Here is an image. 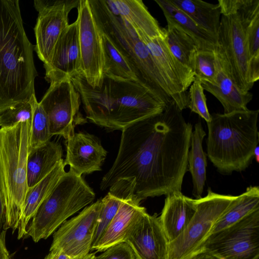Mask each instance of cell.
Returning a JSON list of instances; mask_svg holds the SVG:
<instances>
[{"mask_svg":"<svg viewBox=\"0 0 259 259\" xmlns=\"http://www.w3.org/2000/svg\"><path fill=\"white\" fill-rule=\"evenodd\" d=\"M217 71L215 50H198L194 61L195 79L213 83L215 81Z\"/></svg>","mask_w":259,"mask_h":259,"instance_id":"34","label":"cell"},{"mask_svg":"<svg viewBox=\"0 0 259 259\" xmlns=\"http://www.w3.org/2000/svg\"><path fill=\"white\" fill-rule=\"evenodd\" d=\"M19 3L0 0V115L35 95L34 46L26 34Z\"/></svg>","mask_w":259,"mask_h":259,"instance_id":"3","label":"cell"},{"mask_svg":"<svg viewBox=\"0 0 259 259\" xmlns=\"http://www.w3.org/2000/svg\"><path fill=\"white\" fill-rule=\"evenodd\" d=\"M101 32L105 56L104 75L127 79L141 84L137 72L127 59L107 35Z\"/></svg>","mask_w":259,"mask_h":259,"instance_id":"32","label":"cell"},{"mask_svg":"<svg viewBox=\"0 0 259 259\" xmlns=\"http://www.w3.org/2000/svg\"><path fill=\"white\" fill-rule=\"evenodd\" d=\"M100 30L107 35L127 59L141 84L167 104L172 100L167 85L148 49L135 30L119 15L113 14L105 0H89Z\"/></svg>","mask_w":259,"mask_h":259,"instance_id":"5","label":"cell"},{"mask_svg":"<svg viewBox=\"0 0 259 259\" xmlns=\"http://www.w3.org/2000/svg\"><path fill=\"white\" fill-rule=\"evenodd\" d=\"M32 108L28 102L20 103L0 115L1 128L11 127L20 122L31 121Z\"/></svg>","mask_w":259,"mask_h":259,"instance_id":"36","label":"cell"},{"mask_svg":"<svg viewBox=\"0 0 259 259\" xmlns=\"http://www.w3.org/2000/svg\"><path fill=\"white\" fill-rule=\"evenodd\" d=\"M95 256V253H89L85 256L78 259H93Z\"/></svg>","mask_w":259,"mask_h":259,"instance_id":"43","label":"cell"},{"mask_svg":"<svg viewBox=\"0 0 259 259\" xmlns=\"http://www.w3.org/2000/svg\"><path fill=\"white\" fill-rule=\"evenodd\" d=\"M135 184L134 178L118 180L109 188L107 194L101 199V208L93 245L104 233L122 201L134 193Z\"/></svg>","mask_w":259,"mask_h":259,"instance_id":"27","label":"cell"},{"mask_svg":"<svg viewBox=\"0 0 259 259\" xmlns=\"http://www.w3.org/2000/svg\"><path fill=\"white\" fill-rule=\"evenodd\" d=\"M141 201L134 194L124 199L109 226L91 250L104 251L107 248L124 242L128 233L146 211L140 205Z\"/></svg>","mask_w":259,"mask_h":259,"instance_id":"20","label":"cell"},{"mask_svg":"<svg viewBox=\"0 0 259 259\" xmlns=\"http://www.w3.org/2000/svg\"><path fill=\"white\" fill-rule=\"evenodd\" d=\"M44 259H73L61 250L53 249L46 256Z\"/></svg>","mask_w":259,"mask_h":259,"instance_id":"38","label":"cell"},{"mask_svg":"<svg viewBox=\"0 0 259 259\" xmlns=\"http://www.w3.org/2000/svg\"><path fill=\"white\" fill-rule=\"evenodd\" d=\"M45 79L50 83L71 78L81 72L78 23L64 30L48 60L44 63Z\"/></svg>","mask_w":259,"mask_h":259,"instance_id":"16","label":"cell"},{"mask_svg":"<svg viewBox=\"0 0 259 259\" xmlns=\"http://www.w3.org/2000/svg\"><path fill=\"white\" fill-rule=\"evenodd\" d=\"M258 110L213 113L206 122L207 154L218 171L230 175L246 169L258 146Z\"/></svg>","mask_w":259,"mask_h":259,"instance_id":"4","label":"cell"},{"mask_svg":"<svg viewBox=\"0 0 259 259\" xmlns=\"http://www.w3.org/2000/svg\"><path fill=\"white\" fill-rule=\"evenodd\" d=\"M93 259H136L131 247L126 242L113 245Z\"/></svg>","mask_w":259,"mask_h":259,"instance_id":"37","label":"cell"},{"mask_svg":"<svg viewBox=\"0 0 259 259\" xmlns=\"http://www.w3.org/2000/svg\"><path fill=\"white\" fill-rule=\"evenodd\" d=\"M190 259H221L210 252L201 249L195 253Z\"/></svg>","mask_w":259,"mask_h":259,"instance_id":"39","label":"cell"},{"mask_svg":"<svg viewBox=\"0 0 259 259\" xmlns=\"http://www.w3.org/2000/svg\"><path fill=\"white\" fill-rule=\"evenodd\" d=\"M189 89L188 108L192 112L198 114L206 122H209L211 120V114L207 108L206 98L201 81L195 79Z\"/></svg>","mask_w":259,"mask_h":259,"instance_id":"35","label":"cell"},{"mask_svg":"<svg viewBox=\"0 0 259 259\" xmlns=\"http://www.w3.org/2000/svg\"><path fill=\"white\" fill-rule=\"evenodd\" d=\"M65 166L64 159H62L44 179L28 188L20 214L17 228L18 239H20L26 236V230L29 222L40 204L66 171Z\"/></svg>","mask_w":259,"mask_h":259,"instance_id":"23","label":"cell"},{"mask_svg":"<svg viewBox=\"0 0 259 259\" xmlns=\"http://www.w3.org/2000/svg\"><path fill=\"white\" fill-rule=\"evenodd\" d=\"M6 222V207L0 190V233L3 231Z\"/></svg>","mask_w":259,"mask_h":259,"instance_id":"41","label":"cell"},{"mask_svg":"<svg viewBox=\"0 0 259 259\" xmlns=\"http://www.w3.org/2000/svg\"><path fill=\"white\" fill-rule=\"evenodd\" d=\"M236 196L220 194L209 188L197 199V208L183 231L168 245L167 259H190L201 250L214 223Z\"/></svg>","mask_w":259,"mask_h":259,"instance_id":"8","label":"cell"},{"mask_svg":"<svg viewBox=\"0 0 259 259\" xmlns=\"http://www.w3.org/2000/svg\"><path fill=\"white\" fill-rule=\"evenodd\" d=\"M101 199L64 222L54 234L50 250L62 251L73 259L89 253L93 245L101 208Z\"/></svg>","mask_w":259,"mask_h":259,"instance_id":"14","label":"cell"},{"mask_svg":"<svg viewBox=\"0 0 259 259\" xmlns=\"http://www.w3.org/2000/svg\"><path fill=\"white\" fill-rule=\"evenodd\" d=\"M199 27L217 38L221 13L218 4L201 0H170Z\"/></svg>","mask_w":259,"mask_h":259,"instance_id":"30","label":"cell"},{"mask_svg":"<svg viewBox=\"0 0 259 259\" xmlns=\"http://www.w3.org/2000/svg\"><path fill=\"white\" fill-rule=\"evenodd\" d=\"M6 230H3L0 233V259H6L9 255L6 245Z\"/></svg>","mask_w":259,"mask_h":259,"instance_id":"40","label":"cell"},{"mask_svg":"<svg viewBox=\"0 0 259 259\" xmlns=\"http://www.w3.org/2000/svg\"><path fill=\"white\" fill-rule=\"evenodd\" d=\"M205 136L201 122L196 123L191 134V149L189 151L187 159L188 167L192 178V194L196 199L202 197L206 180V155L202 147Z\"/></svg>","mask_w":259,"mask_h":259,"instance_id":"29","label":"cell"},{"mask_svg":"<svg viewBox=\"0 0 259 259\" xmlns=\"http://www.w3.org/2000/svg\"><path fill=\"white\" fill-rule=\"evenodd\" d=\"M154 2L163 12L167 25L178 27L193 38L199 46V50H216L217 38L199 27L170 0H154Z\"/></svg>","mask_w":259,"mask_h":259,"instance_id":"26","label":"cell"},{"mask_svg":"<svg viewBox=\"0 0 259 259\" xmlns=\"http://www.w3.org/2000/svg\"><path fill=\"white\" fill-rule=\"evenodd\" d=\"M31 121L0 128V190L6 207L3 230L18 228L28 189L27 161Z\"/></svg>","mask_w":259,"mask_h":259,"instance_id":"6","label":"cell"},{"mask_svg":"<svg viewBox=\"0 0 259 259\" xmlns=\"http://www.w3.org/2000/svg\"><path fill=\"white\" fill-rule=\"evenodd\" d=\"M79 0H35L38 12L34 28L35 45L34 50L45 63L49 59L60 35L69 25L68 15L77 8Z\"/></svg>","mask_w":259,"mask_h":259,"instance_id":"13","label":"cell"},{"mask_svg":"<svg viewBox=\"0 0 259 259\" xmlns=\"http://www.w3.org/2000/svg\"><path fill=\"white\" fill-rule=\"evenodd\" d=\"M6 259H12L10 255H8Z\"/></svg>","mask_w":259,"mask_h":259,"instance_id":"44","label":"cell"},{"mask_svg":"<svg viewBox=\"0 0 259 259\" xmlns=\"http://www.w3.org/2000/svg\"><path fill=\"white\" fill-rule=\"evenodd\" d=\"M217 71L215 81L209 83L200 81L204 89L212 94L221 103L224 113L246 111L253 95L250 92L241 91L234 82L224 54L217 44L215 50Z\"/></svg>","mask_w":259,"mask_h":259,"instance_id":"19","label":"cell"},{"mask_svg":"<svg viewBox=\"0 0 259 259\" xmlns=\"http://www.w3.org/2000/svg\"><path fill=\"white\" fill-rule=\"evenodd\" d=\"M201 249L221 259H258L259 209L228 228L209 235Z\"/></svg>","mask_w":259,"mask_h":259,"instance_id":"9","label":"cell"},{"mask_svg":"<svg viewBox=\"0 0 259 259\" xmlns=\"http://www.w3.org/2000/svg\"><path fill=\"white\" fill-rule=\"evenodd\" d=\"M257 209L259 188L258 186H250L244 192L236 196L215 222L209 235L228 228Z\"/></svg>","mask_w":259,"mask_h":259,"instance_id":"28","label":"cell"},{"mask_svg":"<svg viewBox=\"0 0 259 259\" xmlns=\"http://www.w3.org/2000/svg\"><path fill=\"white\" fill-rule=\"evenodd\" d=\"M119 16L135 30L138 35L153 38L163 35L157 20L141 0H113Z\"/></svg>","mask_w":259,"mask_h":259,"instance_id":"24","label":"cell"},{"mask_svg":"<svg viewBox=\"0 0 259 259\" xmlns=\"http://www.w3.org/2000/svg\"><path fill=\"white\" fill-rule=\"evenodd\" d=\"M124 242L136 259H167L169 241L159 217L145 212L132 227Z\"/></svg>","mask_w":259,"mask_h":259,"instance_id":"17","label":"cell"},{"mask_svg":"<svg viewBox=\"0 0 259 259\" xmlns=\"http://www.w3.org/2000/svg\"><path fill=\"white\" fill-rule=\"evenodd\" d=\"M92 189L82 176L69 169L40 204L27 226L26 236L35 242L46 239L69 217L91 203Z\"/></svg>","mask_w":259,"mask_h":259,"instance_id":"7","label":"cell"},{"mask_svg":"<svg viewBox=\"0 0 259 259\" xmlns=\"http://www.w3.org/2000/svg\"><path fill=\"white\" fill-rule=\"evenodd\" d=\"M235 8L243 28L249 81L253 85L259 79V0H236Z\"/></svg>","mask_w":259,"mask_h":259,"instance_id":"21","label":"cell"},{"mask_svg":"<svg viewBox=\"0 0 259 259\" xmlns=\"http://www.w3.org/2000/svg\"><path fill=\"white\" fill-rule=\"evenodd\" d=\"M29 103L32 108V118L29 150L46 144L50 141L52 137L50 133L49 118L37 101L35 95L31 97Z\"/></svg>","mask_w":259,"mask_h":259,"instance_id":"33","label":"cell"},{"mask_svg":"<svg viewBox=\"0 0 259 259\" xmlns=\"http://www.w3.org/2000/svg\"><path fill=\"white\" fill-rule=\"evenodd\" d=\"M80 94L70 78L52 82L39 102L48 115L50 133L65 140L74 133V127L87 122L79 111Z\"/></svg>","mask_w":259,"mask_h":259,"instance_id":"10","label":"cell"},{"mask_svg":"<svg viewBox=\"0 0 259 259\" xmlns=\"http://www.w3.org/2000/svg\"><path fill=\"white\" fill-rule=\"evenodd\" d=\"M197 208V199L175 192L166 195L160 215V223L171 242L178 237L188 225Z\"/></svg>","mask_w":259,"mask_h":259,"instance_id":"22","label":"cell"},{"mask_svg":"<svg viewBox=\"0 0 259 259\" xmlns=\"http://www.w3.org/2000/svg\"><path fill=\"white\" fill-rule=\"evenodd\" d=\"M60 143L49 141L28 151L27 178L28 188L39 183L48 175L63 159Z\"/></svg>","mask_w":259,"mask_h":259,"instance_id":"25","label":"cell"},{"mask_svg":"<svg viewBox=\"0 0 259 259\" xmlns=\"http://www.w3.org/2000/svg\"><path fill=\"white\" fill-rule=\"evenodd\" d=\"M138 36L148 49L167 85L171 99L181 110L188 108L187 90L195 80L193 72L171 54L163 35L153 38Z\"/></svg>","mask_w":259,"mask_h":259,"instance_id":"15","label":"cell"},{"mask_svg":"<svg viewBox=\"0 0 259 259\" xmlns=\"http://www.w3.org/2000/svg\"><path fill=\"white\" fill-rule=\"evenodd\" d=\"M164 41L174 57L193 72L196 52L199 50L196 41L177 27L167 25L163 28Z\"/></svg>","mask_w":259,"mask_h":259,"instance_id":"31","label":"cell"},{"mask_svg":"<svg viewBox=\"0 0 259 259\" xmlns=\"http://www.w3.org/2000/svg\"><path fill=\"white\" fill-rule=\"evenodd\" d=\"M192 133L191 123L172 100L160 113L122 131L116 158L101 187L134 178V194L141 201L181 192Z\"/></svg>","mask_w":259,"mask_h":259,"instance_id":"1","label":"cell"},{"mask_svg":"<svg viewBox=\"0 0 259 259\" xmlns=\"http://www.w3.org/2000/svg\"><path fill=\"white\" fill-rule=\"evenodd\" d=\"M79 92L86 114L93 123L121 131L160 113L166 104L133 80L104 75L101 88L93 89L80 73L71 78Z\"/></svg>","mask_w":259,"mask_h":259,"instance_id":"2","label":"cell"},{"mask_svg":"<svg viewBox=\"0 0 259 259\" xmlns=\"http://www.w3.org/2000/svg\"><path fill=\"white\" fill-rule=\"evenodd\" d=\"M253 158H255L257 162H259V147L257 146L253 152Z\"/></svg>","mask_w":259,"mask_h":259,"instance_id":"42","label":"cell"},{"mask_svg":"<svg viewBox=\"0 0 259 259\" xmlns=\"http://www.w3.org/2000/svg\"><path fill=\"white\" fill-rule=\"evenodd\" d=\"M66 140L65 164L77 175L101 170L107 151L96 136L83 132L75 133Z\"/></svg>","mask_w":259,"mask_h":259,"instance_id":"18","label":"cell"},{"mask_svg":"<svg viewBox=\"0 0 259 259\" xmlns=\"http://www.w3.org/2000/svg\"><path fill=\"white\" fill-rule=\"evenodd\" d=\"M217 40L234 82L241 91L249 92L253 85L249 81L247 48L242 24L236 10L221 14Z\"/></svg>","mask_w":259,"mask_h":259,"instance_id":"12","label":"cell"},{"mask_svg":"<svg viewBox=\"0 0 259 259\" xmlns=\"http://www.w3.org/2000/svg\"><path fill=\"white\" fill-rule=\"evenodd\" d=\"M80 74L92 88H101L104 78L105 56L102 34L89 0H79L77 7Z\"/></svg>","mask_w":259,"mask_h":259,"instance_id":"11","label":"cell"}]
</instances>
